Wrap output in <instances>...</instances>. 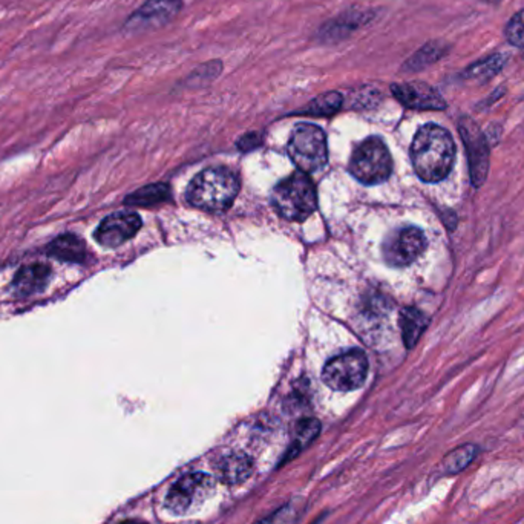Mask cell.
<instances>
[{
    "instance_id": "1",
    "label": "cell",
    "mask_w": 524,
    "mask_h": 524,
    "mask_svg": "<svg viewBox=\"0 0 524 524\" xmlns=\"http://www.w3.org/2000/svg\"><path fill=\"white\" fill-rule=\"evenodd\" d=\"M455 141L445 127L428 123L415 133L411 143V163L422 181L440 182L451 173L455 161Z\"/></svg>"
},
{
    "instance_id": "2",
    "label": "cell",
    "mask_w": 524,
    "mask_h": 524,
    "mask_svg": "<svg viewBox=\"0 0 524 524\" xmlns=\"http://www.w3.org/2000/svg\"><path fill=\"white\" fill-rule=\"evenodd\" d=\"M239 192L237 175L224 167L206 169L189 184L188 201L197 209L221 214L226 212Z\"/></svg>"
},
{
    "instance_id": "3",
    "label": "cell",
    "mask_w": 524,
    "mask_h": 524,
    "mask_svg": "<svg viewBox=\"0 0 524 524\" xmlns=\"http://www.w3.org/2000/svg\"><path fill=\"white\" fill-rule=\"evenodd\" d=\"M271 201L282 218L290 221L307 220L318 206L315 184L307 173L294 172L292 177L276 186Z\"/></svg>"
},
{
    "instance_id": "4",
    "label": "cell",
    "mask_w": 524,
    "mask_h": 524,
    "mask_svg": "<svg viewBox=\"0 0 524 524\" xmlns=\"http://www.w3.org/2000/svg\"><path fill=\"white\" fill-rule=\"evenodd\" d=\"M215 492V479L206 472H189L172 483L165 496V509L184 517L203 508Z\"/></svg>"
},
{
    "instance_id": "5",
    "label": "cell",
    "mask_w": 524,
    "mask_h": 524,
    "mask_svg": "<svg viewBox=\"0 0 524 524\" xmlns=\"http://www.w3.org/2000/svg\"><path fill=\"white\" fill-rule=\"evenodd\" d=\"M287 152L303 173L319 171L328 161L326 133L316 125L301 123L293 129Z\"/></svg>"
},
{
    "instance_id": "6",
    "label": "cell",
    "mask_w": 524,
    "mask_h": 524,
    "mask_svg": "<svg viewBox=\"0 0 524 524\" xmlns=\"http://www.w3.org/2000/svg\"><path fill=\"white\" fill-rule=\"evenodd\" d=\"M350 172L365 186L386 181L392 172V158L386 144L379 137H370L354 150Z\"/></svg>"
},
{
    "instance_id": "7",
    "label": "cell",
    "mask_w": 524,
    "mask_h": 524,
    "mask_svg": "<svg viewBox=\"0 0 524 524\" xmlns=\"http://www.w3.org/2000/svg\"><path fill=\"white\" fill-rule=\"evenodd\" d=\"M458 133L464 141L468 158L469 178L475 189L485 184L491 163V144L486 133L472 117L462 116L457 123Z\"/></svg>"
},
{
    "instance_id": "8",
    "label": "cell",
    "mask_w": 524,
    "mask_h": 524,
    "mask_svg": "<svg viewBox=\"0 0 524 524\" xmlns=\"http://www.w3.org/2000/svg\"><path fill=\"white\" fill-rule=\"evenodd\" d=\"M368 375V359L360 350L331 358L322 370V381L335 391H354L364 385Z\"/></svg>"
},
{
    "instance_id": "9",
    "label": "cell",
    "mask_w": 524,
    "mask_h": 524,
    "mask_svg": "<svg viewBox=\"0 0 524 524\" xmlns=\"http://www.w3.org/2000/svg\"><path fill=\"white\" fill-rule=\"evenodd\" d=\"M425 250V233L419 227H400L385 238L383 260L391 267H408L419 260Z\"/></svg>"
},
{
    "instance_id": "10",
    "label": "cell",
    "mask_w": 524,
    "mask_h": 524,
    "mask_svg": "<svg viewBox=\"0 0 524 524\" xmlns=\"http://www.w3.org/2000/svg\"><path fill=\"white\" fill-rule=\"evenodd\" d=\"M182 0H146L125 23L127 33H143L165 27L182 10Z\"/></svg>"
},
{
    "instance_id": "11",
    "label": "cell",
    "mask_w": 524,
    "mask_h": 524,
    "mask_svg": "<svg viewBox=\"0 0 524 524\" xmlns=\"http://www.w3.org/2000/svg\"><path fill=\"white\" fill-rule=\"evenodd\" d=\"M141 229V218L133 212H118L106 216L95 230V241L106 248L120 247Z\"/></svg>"
},
{
    "instance_id": "12",
    "label": "cell",
    "mask_w": 524,
    "mask_h": 524,
    "mask_svg": "<svg viewBox=\"0 0 524 524\" xmlns=\"http://www.w3.org/2000/svg\"><path fill=\"white\" fill-rule=\"evenodd\" d=\"M391 93L399 103L408 109L445 110L447 108V100L425 82L394 83Z\"/></svg>"
},
{
    "instance_id": "13",
    "label": "cell",
    "mask_w": 524,
    "mask_h": 524,
    "mask_svg": "<svg viewBox=\"0 0 524 524\" xmlns=\"http://www.w3.org/2000/svg\"><path fill=\"white\" fill-rule=\"evenodd\" d=\"M373 10H348L324 23L316 34L320 44H335L351 37L356 31L375 20Z\"/></svg>"
},
{
    "instance_id": "14",
    "label": "cell",
    "mask_w": 524,
    "mask_h": 524,
    "mask_svg": "<svg viewBox=\"0 0 524 524\" xmlns=\"http://www.w3.org/2000/svg\"><path fill=\"white\" fill-rule=\"evenodd\" d=\"M216 479L227 486L243 485L254 474V460L244 453H227L214 464Z\"/></svg>"
},
{
    "instance_id": "15",
    "label": "cell",
    "mask_w": 524,
    "mask_h": 524,
    "mask_svg": "<svg viewBox=\"0 0 524 524\" xmlns=\"http://www.w3.org/2000/svg\"><path fill=\"white\" fill-rule=\"evenodd\" d=\"M51 269L46 264H29L17 271L12 281V293L17 298H28L42 292L50 281Z\"/></svg>"
},
{
    "instance_id": "16",
    "label": "cell",
    "mask_w": 524,
    "mask_h": 524,
    "mask_svg": "<svg viewBox=\"0 0 524 524\" xmlns=\"http://www.w3.org/2000/svg\"><path fill=\"white\" fill-rule=\"evenodd\" d=\"M506 63H508V55L496 52L464 68V71L460 72V78L464 82L485 85L491 82L492 78H496L503 71V68L506 67Z\"/></svg>"
},
{
    "instance_id": "17",
    "label": "cell",
    "mask_w": 524,
    "mask_h": 524,
    "mask_svg": "<svg viewBox=\"0 0 524 524\" xmlns=\"http://www.w3.org/2000/svg\"><path fill=\"white\" fill-rule=\"evenodd\" d=\"M451 50H453V46L445 40H431L415 51L408 60L403 63L402 71H423L426 68L432 67L437 61H440L443 57H447Z\"/></svg>"
},
{
    "instance_id": "18",
    "label": "cell",
    "mask_w": 524,
    "mask_h": 524,
    "mask_svg": "<svg viewBox=\"0 0 524 524\" xmlns=\"http://www.w3.org/2000/svg\"><path fill=\"white\" fill-rule=\"evenodd\" d=\"M320 422L318 419H302L293 431L292 443L282 457L281 464L298 457L305 447H309L320 434Z\"/></svg>"
},
{
    "instance_id": "19",
    "label": "cell",
    "mask_w": 524,
    "mask_h": 524,
    "mask_svg": "<svg viewBox=\"0 0 524 524\" xmlns=\"http://www.w3.org/2000/svg\"><path fill=\"white\" fill-rule=\"evenodd\" d=\"M399 322H400V330H402L403 343H405V347L411 350L417 345L420 337L425 333L430 319L419 309L407 307L402 310Z\"/></svg>"
},
{
    "instance_id": "20",
    "label": "cell",
    "mask_w": 524,
    "mask_h": 524,
    "mask_svg": "<svg viewBox=\"0 0 524 524\" xmlns=\"http://www.w3.org/2000/svg\"><path fill=\"white\" fill-rule=\"evenodd\" d=\"M48 254L55 260L65 261V262H83L86 260V244L83 243L80 238L65 233L55 238L54 241L48 247Z\"/></svg>"
},
{
    "instance_id": "21",
    "label": "cell",
    "mask_w": 524,
    "mask_h": 524,
    "mask_svg": "<svg viewBox=\"0 0 524 524\" xmlns=\"http://www.w3.org/2000/svg\"><path fill=\"white\" fill-rule=\"evenodd\" d=\"M480 453V447L474 443H464L460 447H454L453 451L441 458V472L445 475H458L468 469Z\"/></svg>"
},
{
    "instance_id": "22",
    "label": "cell",
    "mask_w": 524,
    "mask_h": 524,
    "mask_svg": "<svg viewBox=\"0 0 524 524\" xmlns=\"http://www.w3.org/2000/svg\"><path fill=\"white\" fill-rule=\"evenodd\" d=\"M343 105V94H339L336 91H330V93L318 95L315 100H311L309 105L305 106V108L301 110V114L315 117L335 116L336 112L341 110Z\"/></svg>"
},
{
    "instance_id": "23",
    "label": "cell",
    "mask_w": 524,
    "mask_h": 524,
    "mask_svg": "<svg viewBox=\"0 0 524 524\" xmlns=\"http://www.w3.org/2000/svg\"><path fill=\"white\" fill-rule=\"evenodd\" d=\"M169 198V188L165 184H150L138 189L137 192L126 197V205L129 206H150L161 203Z\"/></svg>"
},
{
    "instance_id": "24",
    "label": "cell",
    "mask_w": 524,
    "mask_h": 524,
    "mask_svg": "<svg viewBox=\"0 0 524 524\" xmlns=\"http://www.w3.org/2000/svg\"><path fill=\"white\" fill-rule=\"evenodd\" d=\"M504 37L509 44L524 50V10L515 12L504 28Z\"/></svg>"
},
{
    "instance_id": "25",
    "label": "cell",
    "mask_w": 524,
    "mask_h": 524,
    "mask_svg": "<svg viewBox=\"0 0 524 524\" xmlns=\"http://www.w3.org/2000/svg\"><path fill=\"white\" fill-rule=\"evenodd\" d=\"M261 141H262V138H261L260 133H247V135H244V137L238 141V148L241 150H252L254 149V148H258Z\"/></svg>"
},
{
    "instance_id": "26",
    "label": "cell",
    "mask_w": 524,
    "mask_h": 524,
    "mask_svg": "<svg viewBox=\"0 0 524 524\" xmlns=\"http://www.w3.org/2000/svg\"><path fill=\"white\" fill-rule=\"evenodd\" d=\"M120 524H149V523H146V521H143V520L133 519V520H125V521H122V523H120Z\"/></svg>"
},
{
    "instance_id": "27",
    "label": "cell",
    "mask_w": 524,
    "mask_h": 524,
    "mask_svg": "<svg viewBox=\"0 0 524 524\" xmlns=\"http://www.w3.org/2000/svg\"><path fill=\"white\" fill-rule=\"evenodd\" d=\"M486 4H489V5H498L502 0H483Z\"/></svg>"
}]
</instances>
